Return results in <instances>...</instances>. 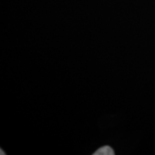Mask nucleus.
<instances>
[{"label":"nucleus","mask_w":155,"mask_h":155,"mask_svg":"<svg viewBox=\"0 0 155 155\" xmlns=\"http://www.w3.org/2000/svg\"><path fill=\"white\" fill-rule=\"evenodd\" d=\"M115 154L114 150L111 148L109 146H105L101 147L96 153H94V155H113Z\"/></svg>","instance_id":"obj_1"}]
</instances>
